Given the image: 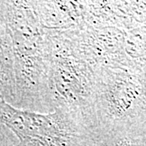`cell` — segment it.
<instances>
[{
	"label": "cell",
	"mask_w": 146,
	"mask_h": 146,
	"mask_svg": "<svg viewBox=\"0 0 146 146\" xmlns=\"http://www.w3.org/2000/svg\"><path fill=\"white\" fill-rule=\"evenodd\" d=\"M10 33L16 81L12 106L50 113L48 74L50 42L30 1H0Z\"/></svg>",
	"instance_id": "cell-1"
},
{
	"label": "cell",
	"mask_w": 146,
	"mask_h": 146,
	"mask_svg": "<svg viewBox=\"0 0 146 146\" xmlns=\"http://www.w3.org/2000/svg\"><path fill=\"white\" fill-rule=\"evenodd\" d=\"M50 42L48 74L50 111L72 115L86 127H97L94 111L97 73L61 32H47Z\"/></svg>",
	"instance_id": "cell-2"
},
{
	"label": "cell",
	"mask_w": 146,
	"mask_h": 146,
	"mask_svg": "<svg viewBox=\"0 0 146 146\" xmlns=\"http://www.w3.org/2000/svg\"><path fill=\"white\" fill-rule=\"evenodd\" d=\"M0 123L14 134L21 146H84L93 131L62 110L28 111L2 99Z\"/></svg>",
	"instance_id": "cell-3"
},
{
	"label": "cell",
	"mask_w": 146,
	"mask_h": 146,
	"mask_svg": "<svg viewBox=\"0 0 146 146\" xmlns=\"http://www.w3.org/2000/svg\"><path fill=\"white\" fill-rule=\"evenodd\" d=\"M94 111L97 127L146 119V102L141 71L127 66L96 71Z\"/></svg>",
	"instance_id": "cell-4"
},
{
	"label": "cell",
	"mask_w": 146,
	"mask_h": 146,
	"mask_svg": "<svg viewBox=\"0 0 146 146\" xmlns=\"http://www.w3.org/2000/svg\"><path fill=\"white\" fill-rule=\"evenodd\" d=\"M75 50L95 71L113 66H126L124 29L96 26L84 22L63 31Z\"/></svg>",
	"instance_id": "cell-5"
},
{
	"label": "cell",
	"mask_w": 146,
	"mask_h": 146,
	"mask_svg": "<svg viewBox=\"0 0 146 146\" xmlns=\"http://www.w3.org/2000/svg\"><path fill=\"white\" fill-rule=\"evenodd\" d=\"M30 3L45 31H66L84 22L82 1H30Z\"/></svg>",
	"instance_id": "cell-6"
},
{
	"label": "cell",
	"mask_w": 146,
	"mask_h": 146,
	"mask_svg": "<svg viewBox=\"0 0 146 146\" xmlns=\"http://www.w3.org/2000/svg\"><path fill=\"white\" fill-rule=\"evenodd\" d=\"M84 146H146V119L98 126L92 131Z\"/></svg>",
	"instance_id": "cell-7"
},
{
	"label": "cell",
	"mask_w": 146,
	"mask_h": 146,
	"mask_svg": "<svg viewBox=\"0 0 146 146\" xmlns=\"http://www.w3.org/2000/svg\"><path fill=\"white\" fill-rule=\"evenodd\" d=\"M0 99L13 106L16 99L13 51L0 3Z\"/></svg>",
	"instance_id": "cell-8"
},
{
	"label": "cell",
	"mask_w": 146,
	"mask_h": 146,
	"mask_svg": "<svg viewBox=\"0 0 146 146\" xmlns=\"http://www.w3.org/2000/svg\"><path fill=\"white\" fill-rule=\"evenodd\" d=\"M126 66L139 71L146 68V22L124 30Z\"/></svg>",
	"instance_id": "cell-9"
},
{
	"label": "cell",
	"mask_w": 146,
	"mask_h": 146,
	"mask_svg": "<svg viewBox=\"0 0 146 146\" xmlns=\"http://www.w3.org/2000/svg\"><path fill=\"white\" fill-rule=\"evenodd\" d=\"M0 146H21L14 134L0 123Z\"/></svg>",
	"instance_id": "cell-10"
},
{
	"label": "cell",
	"mask_w": 146,
	"mask_h": 146,
	"mask_svg": "<svg viewBox=\"0 0 146 146\" xmlns=\"http://www.w3.org/2000/svg\"><path fill=\"white\" fill-rule=\"evenodd\" d=\"M142 72V77H143V84H144V89H145V102H146V68H145Z\"/></svg>",
	"instance_id": "cell-11"
}]
</instances>
